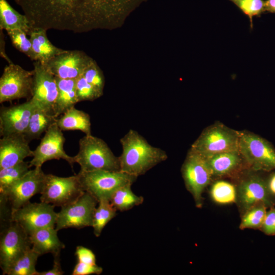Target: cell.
I'll return each mask as SVG.
<instances>
[{
	"mask_svg": "<svg viewBox=\"0 0 275 275\" xmlns=\"http://www.w3.org/2000/svg\"><path fill=\"white\" fill-rule=\"evenodd\" d=\"M75 88L78 101H93L102 94L82 76L75 79Z\"/></svg>",
	"mask_w": 275,
	"mask_h": 275,
	"instance_id": "35",
	"label": "cell"
},
{
	"mask_svg": "<svg viewBox=\"0 0 275 275\" xmlns=\"http://www.w3.org/2000/svg\"><path fill=\"white\" fill-rule=\"evenodd\" d=\"M34 107V104L31 99L21 104L1 107V137L13 134H24Z\"/></svg>",
	"mask_w": 275,
	"mask_h": 275,
	"instance_id": "18",
	"label": "cell"
},
{
	"mask_svg": "<svg viewBox=\"0 0 275 275\" xmlns=\"http://www.w3.org/2000/svg\"><path fill=\"white\" fill-rule=\"evenodd\" d=\"M57 119L52 114L34 104L28 127L24 133L26 139L29 142L38 139L56 122Z\"/></svg>",
	"mask_w": 275,
	"mask_h": 275,
	"instance_id": "26",
	"label": "cell"
},
{
	"mask_svg": "<svg viewBox=\"0 0 275 275\" xmlns=\"http://www.w3.org/2000/svg\"><path fill=\"white\" fill-rule=\"evenodd\" d=\"M265 11L275 13V0H266L265 1Z\"/></svg>",
	"mask_w": 275,
	"mask_h": 275,
	"instance_id": "42",
	"label": "cell"
},
{
	"mask_svg": "<svg viewBox=\"0 0 275 275\" xmlns=\"http://www.w3.org/2000/svg\"><path fill=\"white\" fill-rule=\"evenodd\" d=\"M212 200L218 204H229L236 203L237 191L236 185L225 180L214 182L210 189Z\"/></svg>",
	"mask_w": 275,
	"mask_h": 275,
	"instance_id": "30",
	"label": "cell"
},
{
	"mask_svg": "<svg viewBox=\"0 0 275 275\" xmlns=\"http://www.w3.org/2000/svg\"><path fill=\"white\" fill-rule=\"evenodd\" d=\"M182 176L187 190L192 195L196 207L201 208L203 194L213 179L204 157L190 148L181 167Z\"/></svg>",
	"mask_w": 275,
	"mask_h": 275,
	"instance_id": "8",
	"label": "cell"
},
{
	"mask_svg": "<svg viewBox=\"0 0 275 275\" xmlns=\"http://www.w3.org/2000/svg\"><path fill=\"white\" fill-rule=\"evenodd\" d=\"M120 171L138 177L168 158L166 152L152 146L138 131L130 129L120 139Z\"/></svg>",
	"mask_w": 275,
	"mask_h": 275,
	"instance_id": "2",
	"label": "cell"
},
{
	"mask_svg": "<svg viewBox=\"0 0 275 275\" xmlns=\"http://www.w3.org/2000/svg\"><path fill=\"white\" fill-rule=\"evenodd\" d=\"M58 94L56 104L55 116L58 118L78 102L75 79H62L56 76Z\"/></svg>",
	"mask_w": 275,
	"mask_h": 275,
	"instance_id": "25",
	"label": "cell"
},
{
	"mask_svg": "<svg viewBox=\"0 0 275 275\" xmlns=\"http://www.w3.org/2000/svg\"><path fill=\"white\" fill-rule=\"evenodd\" d=\"M117 211L109 200H101L98 202L92 226L96 237L100 235L105 226L116 216Z\"/></svg>",
	"mask_w": 275,
	"mask_h": 275,
	"instance_id": "29",
	"label": "cell"
},
{
	"mask_svg": "<svg viewBox=\"0 0 275 275\" xmlns=\"http://www.w3.org/2000/svg\"><path fill=\"white\" fill-rule=\"evenodd\" d=\"M53 256L54 259L52 268L47 271H38L37 275H62L64 274L60 264V254Z\"/></svg>",
	"mask_w": 275,
	"mask_h": 275,
	"instance_id": "40",
	"label": "cell"
},
{
	"mask_svg": "<svg viewBox=\"0 0 275 275\" xmlns=\"http://www.w3.org/2000/svg\"><path fill=\"white\" fill-rule=\"evenodd\" d=\"M13 46L19 51L25 54L31 60L36 61L30 39L26 37L27 34L21 30L7 31Z\"/></svg>",
	"mask_w": 275,
	"mask_h": 275,
	"instance_id": "33",
	"label": "cell"
},
{
	"mask_svg": "<svg viewBox=\"0 0 275 275\" xmlns=\"http://www.w3.org/2000/svg\"><path fill=\"white\" fill-rule=\"evenodd\" d=\"M98 202L85 191L74 201L63 206L57 213L56 229H81L92 227L95 211Z\"/></svg>",
	"mask_w": 275,
	"mask_h": 275,
	"instance_id": "10",
	"label": "cell"
},
{
	"mask_svg": "<svg viewBox=\"0 0 275 275\" xmlns=\"http://www.w3.org/2000/svg\"><path fill=\"white\" fill-rule=\"evenodd\" d=\"M84 192L77 174L67 177L45 174L40 199L41 202L62 207Z\"/></svg>",
	"mask_w": 275,
	"mask_h": 275,
	"instance_id": "9",
	"label": "cell"
},
{
	"mask_svg": "<svg viewBox=\"0 0 275 275\" xmlns=\"http://www.w3.org/2000/svg\"><path fill=\"white\" fill-rule=\"evenodd\" d=\"M73 157L80 171H120L119 157L114 155L103 140L92 134L85 135L79 140L78 152Z\"/></svg>",
	"mask_w": 275,
	"mask_h": 275,
	"instance_id": "3",
	"label": "cell"
},
{
	"mask_svg": "<svg viewBox=\"0 0 275 275\" xmlns=\"http://www.w3.org/2000/svg\"><path fill=\"white\" fill-rule=\"evenodd\" d=\"M57 124L62 131L79 130L85 135H91V123L89 115L74 106L58 118Z\"/></svg>",
	"mask_w": 275,
	"mask_h": 275,
	"instance_id": "23",
	"label": "cell"
},
{
	"mask_svg": "<svg viewBox=\"0 0 275 275\" xmlns=\"http://www.w3.org/2000/svg\"><path fill=\"white\" fill-rule=\"evenodd\" d=\"M45 174L41 167L30 170L22 178L1 194L0 199L9 207L11 212L30 202L31 198L40 194Z\"/></svg>",
	"mask_w": 275,
	"mask_h": 275,
	"instance_id": "12",
	"label": "cell"
},
{
	"mask_svg": "<svg viewBox=\"0 0 275 275\" xmlns=\"http://www.w3.org/2000/svg\"><path fill=\"white\" fill-rule=\"evenodd\" d=\"M34 70L12 63L6 66L0 78V103L26 98L32 94Z\"/></svg>",
	"mask_w": 275,
	"mask_h": 275,
	"instance_id": "13",
	"label": "cell"
},
{
	"mask_svg": "<svg viewBox=\"0 0 275 275\" xmlns=\"http://www.w3.org/2000/svg\"><path fill=\"white\" fill-rule=\"evenodd\" d=\"M238 151L250 169L275 170V148L267 140L249 131H239Z\"/></svg>",
	"mask_w": 275,
	"mask_h": 275,
	"instance_id": "6",
	"label": "cell"
},
{
	"mask_svg": "<svg viewBox=\"0 0 275 275\" xmlns=\"http://www.w3.org/2000/svg\"><path fill=\"white\" fill-rule=\"evenodd\" d=\"M46 32L47 31L43 29H34L31 30L29 35L36 61L45 65L65 50L53 45L48 39Z\"/></svg>",
	"mask_w": 275,
	"mask_h": 275,
	"instance_id": "22",
	"label": "cell"
},
{
	"mask_svg": "<svg viewBox=\"0 0 275 275\" xmlns=\"http://www.w3.org/2000/svg\"><path fill=\"white\" fill-rule=\"evenodd\" d=\"M239 131L217 122L205 128L190 148L203 156L238 151Z\"/></svg>",
	"mask_w": 275,
	"mask_h": 275,
	"instance_id": "7",
	"label": "cell"
},
{
	"mask_svg": "<svg viewBox=\"0 0 275 275\" xmlns=\"http://www.w3.org/2000/svg\"><path fill=\"white\" fill-rule=\"evenodd\" d=\"M29 235L16 222L3 225L0 239V266L3 274H7L12 264L30 247Z\"/></svg>",
	"mask_w": 275,
	"mask_h": 275,
	"instance_id": "11",
	"label": "cell"
},
{
	"mask_svg": "<svg viewBox=\"0 0 275 275\" xmlns=\"http://www.w3.org/2000/svg\"><path fill=\"white\" fill-rule=\"evenodd\" d=\"M260 230L266 235H275V208L274 207L270 208L267 211Z\"/></svg>",
	"mask_w": 275,
	"mask_h": 275,
	"instance_id": "38",
	"label": "cell"
},
{
	"mask_svg": "<svg viewBox=\"0 0 275 275\" xmlns=\"http://www.w3.org/2000/svg\"><path fill=\"white\" fill-rule=\"evenodd\" d=\"M266 181L270 192L275 196V172L270 175Z\"/></svg>",
	"mask_w": 275,
	"mask_h": 275,
	"instance_id": "41",
	"label": "cell"
},
{
	"mask_svg": "<svg viewBox=\"0 0 275 275\" xmlns=\"http://www.w3.org/2000/svg\"><path fill=\"white\" fill-rule=\"evenodd\" d=\"M75 255L78 262L95 265L96 259L94 253L90 249L83 246H77L76 248Z\"/></svg>",
	"mask_w": 275,
	"mask_h": 275,
	"instance_id": "39",
	"label": "cell"
},
{
	"mask_svg": "<svg viewBox=\"0 0 275 275\" xmlns=\"http://www.w3.org/2000/svg\"><path fill=\"white\" fill-rule=\"evenodd\" d=\"M54 207L42 202H29L13 210L11 220L17 223L28 235L43 228L55 227L57 213L54 210Z\"/></svg>",
	"mask_w": 275,
	"mask_h": 275,
	"instance_id": "14",
	"label": "cell"
},
{
	"mask_svg": "<svg viewBox=\"0 0 275 275\" xmlns=\"http://www.w3.org/2000/svg\"><path fill=\"white\" fill-rule=\"evenodd\" d=\"M267 207L263 204H257L241 215L239 229L260 230L267 212Z\"/></svg>",
	"mask_w": 275,
	"mask_h": 275,
	"instance_id": "32",
	"label": "cell"
},
{
	"mask_svg": "<svg viewBox=\"0 0 275 275\" xmlns=\"http://www.w3.org/2000/svg\"><path fill=\"white\" fill-rule=\"evenodd\" d=\"M55 227H46L35 230L29 236L32 248L40 256L51 253L53 256L60 254L64 244L59 239Z\"/></svg>",
	"mask_w": 275,
	"mask_h": 275,
	"instance_id": "21",
	"label": "cell"
},
{
	"mask_svg": "<svg viewBox=\"0 0 275 275\" xmlns=\"http://www.w3.org/2000/svg\"><path fill=\"white\" fill-rule=\"evenodd\" d=\"M203 156L210 170L213 179L239 175L241 171L249 169L239 151L224 152Z\"/></svg>",
	"mask_w": 275,
	"mask_h": 275,
	"instance_id": "20",
	"label": "cell"
},
{
	"mask_svg": "<svg viewBox=\"0 0 275 275\" xmlns=\"http://www.w3.org/2000/svg\"><path fill=\"white\" fill-rule=\"evenodd\" d=\"M81 75L100 93L103 94L104 77L101 71L93 61L86 67Z\"/></svg>",
	"mask_w": 275,
	"mask_h": 275,
	"instance_id": "36",
	"label": "cell"
},
{
	"mask_svg": "<svg viewBox=\"0 0 275 275\" xmlns=\"http://www.w3.org/2000/svg\"><path fill=\"white\" fill-rule=\"evenodd\" d=\"M40 255L32 246L11 266L7 275H37L36 264Z\"/></svg>",
	"mask_w": 275,
	"mask_h": 275,
	"instance_id": "28",
	"label": "cell"
},
{
	"mask_svg": "<svg viewBox=\"0 0 275 275\" xmlns=\"http://www.w3.org/2000/svg\"><path fill=\"white\" fill-rule=\"evenodd\" d=\"M131 185L120 187L112 196L109 201L117 210L127 211L143 202V197L135 195L131 190Z\"/></svg>",
	"mask_w": 275,
	"mask_h": 275,
	"instance_id": "27",
	"label": "cell"
},
{
	"mask_svg": "<svg viewBox=\"0 0 275 275\" xmlns=\"http://www.w3.org/2000/svg\"><path fill=\"white\" fill-rule=\"evenodd\" d=\"M33 70V87L30 99L34 104L56 118L55 111L58 90L56 76L46 65L38 61L34 62Z\"/></svg>",
	"mask_w": 275,
	"mask_h": 275,
	"instance_id": "15",
	"label": "cell"
},
{
	"mask_svg": "<svg viewBox=\"0 0 275 275\" xmlns=\"http://www.w3.org/2000/svg\"><path fill=\"white\" fill-rule=\"evenodd\" d=\"M24 134L2 136L0 140V169L16 165L28 157H33V151Z\"/></svg>",
	"mask_w": 275,
	"mask_h": 275,
	"instance_id": "19",
	"label": "cell"
},
{
	"mask_svg": "<svg viewBox=\"0 0 275 275\" xmlns=\"http://www.w3.org/2000/svg\"><path fill=\"white\" fill-rule=\"evenodd\" d=\"M103 268L97 264L92 265L80 262H77L75 265L72 275H90L100 274L102 273Z\"/></svg>",
	"mask_w": 275,
	"mask_h": 275,
	"instance_id": "37",
	"label": "cell"
},
{
	"mask_svg": "<svg viewBox=\"0 0 275 275\" xmlns=\"http://www.w3.org/2000/svg\"><path fill=\"white\" fill-rule=\"evenodd\" d=\"M30 163L24 161L10 167L0 169V194H3L22 178L30 169Z\"/></svg>",
	"mask_w": 275,
	"mask_h": 275,
	"instance_id": "31",
	"label": "cell"
},
{
	"mask_svg": "<svg viewBox=\"0 0 275 275\" xmlns=\"http://www.w3.org/2000/svg\"><path fill=\"white\" fill-rule=\"evenodd\" d=\"M31 29L84 32L108 22L113 0H15Z\"/></svg>",
	"mask_w": 275,
	"mask_h": 275,
	"instance_id": "1",
	"label": "cell"
},
{
	"mask_svg": "<svg viewBox=\"0 0 275 275\" xmlns=\"http://www.w3.org/2000/svg\"><path fill=\"white\" fill-rule=\"evenodd\" d=\"M234 3L244 14L246 15L250 21V27L253 29V17H260L265 11V1L263 0H229Z\"/></svg>",
	"mask_w": 275,
	"mask_h": 275,
	"instance_id": "34",
	"label": "cell"
},
{
	"mask_svg": "<svg viewBox=\"0 0 275 275\" xmlns=\"http://www.w3.org/2000/svg\"><path fill=\"white\" fill-rule=\"evenodd\" d=\"M63 131L54 122L45 132L40 144L33 150V158L30 161L31 167H41L46 161L52 159H64L72 167L73 156L68 155L64 150L65 139Z\"/></svg>",
	"mask_w": 275,
	"mask_h": 275,
	"instance_id": "16",
	"label": "cell"
},
{
	"mask_svg": "<svg viewBox=\"0 0 275 275\" xmlns=\"http://www.w3.org/2000/svg\"><path fill=\"white\" fill-rule=\"evenodd\" d=\"M77 175L84 190L91 195L98 202L101 200H109L117 189L132 185L138 178L121 171H79Z\"/></svg>",
	"mask_w": 275,
	"mask_h": 275,
	"instance_id": "5",
	"label": "cell"
},
{
	"mask_svg": "<svg viewBox=\"0 0 275 275\" xmlns=\"http://www.w3.org/2000/svg\"><path fill=\"white\" fill-rule=\"evenodd\" d=\"M248 169L241 173L236 185V202L240 215L253 206L263 204L267 208L275 205V196L269 191L266 179Z\"/></svg>",
	"mask_w": 275,
	"mask_h": 275,
	"instance_id": "4",
	"label": "cell"
},
{
	"mask_svg": "<svg viewBox=\"0 0 275 275\" xmlns=\"http://www.w3.org/2000/svg\"><path fill=\"white\" fill-rule=\"evenodd\" d=\"M92 61L81 51L65 50L51 59L45 65L57 77L76 79L82 75Z\"/></svg>",
	"mask_w": 275,
	"mask_h": 275,
	"instance_id": "17",
	"label": "cell"
},
{
	"mask_svg": "<svg viewBox=\"0 0 275 275\" xmlns=\"http://www.w3.org/2000/svg\"><path fill=\"white\" fill-rule=\"evenodd\" d=\"M0 28L6 31L21 30L27 35L31 31L28 17L15 10L7 0H0Z\"/></svg>",
	"mask_w": 275,
	"mask_h": 275,
	"instance_id": "24",
	"label": "cell"
}]
</instances>
